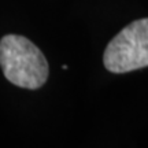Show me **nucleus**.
<instances>
[{"mask_svg":"<svg viewBox=\"0 0 148 148\" xmlns=\"http://www.w3.org/2000/svg\"><path fill=\"white\" fill-rule=\"evenodd\" d=\"M103 63L115 74L148 67V18L130 22L108 42Z\"/></svg>","mask_w":148,"mask_h":148,"instance_id":"obj_2","label":"nucleus"},{"mask_svg":"<svg viewBox=\"0 0 148 148\" xmlns=\"http://www.w3.org/2000/svg\"><path fill=\"white\" fill-rule=\"evenodd\" d=\"M0 67L11 84L25 89L41 88L49 73L40 48L18 34H7L0 40Z\"/></svg>","mask_w":148,"mask_h":148,"instance_id":"obj_1","label":"nucleus"}]
</instances>
